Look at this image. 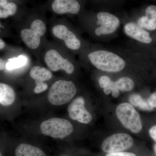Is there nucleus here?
I'll return each mask as SVG.
<instances>
[{"mask_svg":"<svg viewBox=\"0 0 156 156\" xmlns=\"http://www.w3.org/2000/svg\"><path fill=\"white\" fill-rule=\"evenodd\" d=\"M88 58L98 69L110 73H117L126 67V62L122 57L112 52L97 50L89 53Z\"/></svg>","mask_w":156,"mask_h":156,"instance_id":"1","label":"nucleus"},{"mask_svg":"<svg viewBox=\"0 0 156 156\" xmlns=\"http://www.w3.org/2000/svg\"><path fill=\"white\" fill-rule=\"evenodd\" d=\"M76 92L75 85L70 81L60 80L55 82L50 87L48 99L53 105H63L69 103Z\"/></svg>","mask_w":156,"mask_h":156,"instance_id":"2","label":"nucleus"},{"mask_svg":"<svg viewBox=\"0 0 156 156\" xmlns=\"http://www.w3.org/2000/svg\"><path fill=\"white\" fill-rule=\"evenodd\" d=\"M42 134L54 138L62 139L69 136L73 131V127L69 121L58 118H52L41 124Z\"/></svg>","mask_w":156,"mask_h":156,"instance_id":"3","label":"nucleus"},{"mask_svg":"<svg viewBox=\"0 0 156 156\" xmlns=\"http://www.w3.org/2000/svg\"><path fill=\"white\" fill-rule=\"evenodd\" d=\"M116 113L122 125L131 132L136 134L142 130L140 116L131 104H121L117 107Z\"/></svg>","mask_w":156,"mask_h":156,"instance_id":"4","label":"nucleus"},{"mask_svg":"<svg viewBox=\"0 0 156 156\" xmlns=\"http://www.w3.org/2000/svg\"><path fill=\"white\" fill-rule=\"evenodd\" d=\"M44 23L40 19L33 21L30 29H24L21 30L20 36L23 41L31 49H36L41 44V37L46 31Z\"/></svg>","mask_w":156,"mask_h":156,"instance_id":"5","label":"nucleus"},{"mask_svg":"<svg viewBox=\"0 0 156 156\" xmlns=\"http://www.w3.org/2000/svg\"><path fill=\"white\" fill-rule=\"evenodd\" d=\"M133 138L125 133H118L106 138L101 144V149L107 153L119 152L131 148L133 144Z\"/></svg>","mask_w":156,"mask_h":156,"instance_id":"6","label":"nucleus"},{"mask_svg":"<svg viewBox=\"0 0 156 156\" xmlns=\"http://www.w3.org/2000/svg\"><path fill=\"white\" fill-rule=\"evenodd\" d=\"M44 60L47 66L52 71L62 70L66 73L71 74L74 71L73 65L67 59L63 58L56 50L48 51L45 54Z\"/></svg>","mask_w":156,"mask_h":156,"instance_id":"7","label":"nucleus"},{"mask_svg":"<svg viewBox=\"0 0 156 156\" xmlns=\"http://www.w3.org/2000/svg\"><path fill=\"white\" fill-rule=\"evenodd\" d=\"M97 17L96 23L97 25H100L95 30V34L98 36L113 33L119 27L120 20L113 14L101 12L97 14Z\"/></svg>","mask_w":156,"mask_h":156,"instance_id":"8","label":"nucleus"},{"mask_svg":"<svg viewBox=\"0 0 156 156\" xmlns=\"http://www.w3.org/2000/svg\"><path fill=\"white\" fill-rule=\"evenodd\" d=\"M69 115L71 119L76 120L83 124H89L92 117L85 107V100L82 97H79L73 101L68 108Z\"/></svg>","mask_w":156,"mask_h":156,"instance_id":"9","label":"nucleus"},{"mask_svg":"<svg viewBox=\"0 0 156 156\" xmlns=\"http://www.w3.org/2000/svg\"><path fill=\"white\" fill-rule=\"evenodd\" d=\"M53 34L57 38L63 40L66 46L70 50H76L80 49L81 42L73 32L65 25L57 24L52 29Z\"/></svg>","mask_w":156,"mask_h":156,"instance_id":"10","label":"nucleus"},{"mask_svg":"<svg viewBox=\"0 0 156 156\" xmlns=\"http://www.w3.org/2000/svg\"><path fill=\"white\" fill-rule=\"evenodd\" d=\"M124 29L126 34L131 38L144 44H148L152 42L149 33L134 23H126Z\"/></svg>","mask_w":156,"mask_h":156,"instance_id":"11","label":"nucleus"},{"mask_svg":"<svg viewBox=\"0 0 156 156\" xmlns=\"http://www.w3.org/2000/svg\"><path fill=\"white\" fill-rule=\"evenodd\" d=\"M52 9L57 14H76L80 11V5L76 0H54Z\"/></svg>","mask_w":156,"mask_h":156,"instance_id":"12","label":"nucleus"},{"mask_svg":"<svg viewBox=\"0 0 156 156\" xmlns=\"http://www.w3.org/2000/svg\"><path fill=\"white\" fill-rule=\"evenodd\" d=\"M134 82L127 77H122L118 80L116 82H111L108 86L103 89L105 94L108 95L112 93V91L114 89H117L119 91L125 92L131 91L134 88Z\"/></svg>","mask_w":156,"mask_h":156,"instance_id":"13","label":"nucleus"},{"mask_svg":"<svg viewBox=\"0 0 156 156\" xmlns=\"http://www.w3.org/2000/svg\"><path fill=\"white\" fill-rule=\"evenodd\" d=\"M15 156H47L44 152L38 147L26 143L17 146L14 152Z\"/></svg>","mask_w":156,"mask_h":156,"instance_id":"14","label":"nucleus"},{"mask_svg":"<svg viewBox=\"0 0 156 156\" xmlns=\"http://www.w3.org/2000/svg\"><path fill=\"white\" fill-rule=\"evenodd\" d=\"M15 99L14 89L7 84H0V104L4 106H10Z\"/></svg>","mask_w":156,"mask_h":156,"instance_id":"15","label":"nucleus"},{"mask_svg":"<svg viewBox=\"0 0 156 156\" xmlns=\"http://www.w3.org/2000/svg\"><path fill=\"white\" fill-rule=\"evenodd\" d=\"M30 75L35 81V83L49 80L53 76L52 73L49 70L39 66L32 68Z\"/></svg>","mask_w":156,"mask_h":156,"instance_id":"16","label":"nucleus"},{"mask_svg":"<svg viewBox=\"0 0 156 156\" xmlns=\"http://www.w3.org/2000/svg\"><path fill=\"white\" fill-rule=\"evenodd\" d=\"M0 17L2 19L14 15L17 11V5L8 0H0Z\"/></svg>","mask_w":156,"mask_h":156,"instance_id":"17","label":"nucleus"},{"mask_svg":"<svg viewBox=\"0 0 156 156\" xmlns=\"http://www.w3.org/2000/svg\"><path fill=\"white\" fill-rule=\"evenodd\" d=\"M129 101L131 105L137 107L143 110L151 111L153 109L148 102L147 100H144L138 94H134L130 95Z\"/></svg>","mask_w":156,"mask_h":156,"instance_id":"18","label":"nucleus"},{"mask_svg":"<svg viewBox=\"0 0 156 156\" xmlns=\"http://www.w3.org/2000/svg\"><path fill=\"white\" fill-rule=\"evenodd\" d=\"M27 61L28 59L24 55H20L16 58H10L6 62V69L11 71L22 67L26 65Z\"/></svg>","mask_w":156,"mask_h":156,"instance_id":"19","label":"nucleus"},{"mask_svg":"<svg viewBox=\"0 0 156 156\" xmlns=\"http://www.w3.org/2000/svg\"><path fill=\"white\" fill-rule=\"evenodd\" d=\"M137 25L142 28L149 30L156 29V21L148 19L145 16L140 17L137 21Z\"/></svg>","mask_w":156,"mask_h":156,"instance_id":"20","label":"nucleus"},{"mask_svg":"<svg viewBox=\"0 0 156 156\" xmlns=\"http://www.w3.org/2000/svg\"><path fill=\"white\" fill-rule=\"evenodd\" d=\"M145 16L148 19L156 21V6H148L146 10Z\"/></svg>","mask_w":156,"mask_h":156,"instance_id":"21","label":"nucleus"},{"mask_svg":"<svg viewBox=\"0 0 156 156\" xmlns=\"http://www.w3.org/2000/svg\"><path fill=\"white\" fill-rule=\"evenodd\" d=\"M48 84L44 82H41L36 83V87L34 89V92L36 94H40L44 92L48 89Z\"/></svg>","mask_w":156,"mask_h":156,"instance_id":"22","label":"nucleus"},{"mask_svg":"<svg viewBox=\"0 0 156 156\" xmlns=\"http://www.w3.org/2000/svg\"><path fill=\"white\" fill-rule=\"evenodd\" d=\"M112 80L108 76H101L99 80H98V83H99V86L101 88L105 89L108 86L110 83L111 82Z\"/></svg>","mask_w":156,"mask_h":156,"instance_id":"23","label":"nucleus"},{"mask_svg":"<svg viewBox=\"0 0 156 156\" xmlns=\"http://www.w3.org/2000/svg\"><path fill=\"white\" fill-rule=\"evenodd\" d=\"M105 156H136V154L132 153L126 152H119L107 153Z\"/></svg>","mask_w":156,"mask_h":156,"instance_id":"24","label":"nucleus"},{"mask_svg":"<svg viewBox=\"0 0 156 156\" xmlns=\"http://www.w3.org/2000/svg\"><path fill=\"white\" fill-rule=\"evenodd\" d=\"M147 100L150 105L153 108L156 107V92L152 94Z\"/></svg>","mask_w":156,"mask_h":156,"instance_id":"25","label":"nucleus"},{"mask_svg":"<svg viewBox=\"0 0 156 156\" xmlns=\"http://www.w3.org/2000/svg\"><path fill=\"white\" fill-rule=\"evenodd\" d=\"M151 137L156 141V126H153L149 131Z\"/></svg>","mask_w":156,"mask_h":156,"instance_id":"26","label":"nucleus"},{"mask_svg":"<svg viewBox=\"0 0 156 156\" xmlns=\"http://www.w3.org/2000/svg\"><path fill=\"white\" fill-rule=\"evenodd\" d=\"M6 64L5 62L4 61L2 58H1L0 59V70L1 71L6 69Z\"/></svg>","mask_w":156,"mask_h":156,"instance_id":"27","label":"nucleus"},{"mask_svg":"<svg viewBox=\"0 0 156 156\" xmlns=\"http://www.w3.org/2000/svg\"><path fill=\"white\" fill-rule=\"evenodd\" d=\"M5 42L2 39H0V49L1 50L5 48Z\"/></svg>","mask_w":156,"mask_h":156,"instance_id":"28","label":"nucleus"},{"mask_svg":"<svg viewBox=\"0 0 156 156\" xmlns=\"http://www.w3.org/2000/svg\"><path fill=\"white\" fill-rule=\"evenodd\" d=\"M154 151L156 155V144H155L154 146Z\"/></svg>","mask_w":156,"mask_h":156,"instance_id":"29","label":"nucleus"},{"mask_svg":"<svg viewBox=\"0 0 156 156\" xmlns=\"http://www.w3.org/2000/svg\"><path fill=\"white\" fill-rule=\"evenodd\" d=\"M69 156L68 155H63V156Z\"/></svg>","mask_w":156,"mask_h":156,"instance_id":"30","label":"nucleus"},{"mask_svg":"<svg viewBox=\"0 0 156 156\" xmlns=\"http://www.w3.org/2000/svg\"><path fill=\"white\" fill-rule=\"evenodd\" d=\"M8 1H12V0H8Z\"/></svg>","mask_w":156,"mask_h":156,"instance_id":"31","label":"nucleus"}]
</instances>
